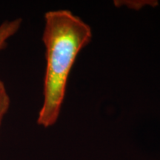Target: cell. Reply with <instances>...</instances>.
I'll list each match as a JSON object with an SVG mask.
<instances>
[{"instance_id":"1","label":"cell","mask_w":160,"mask_h":160,"mask_svg":"<svg viewBox=\"0 0 160 160\" xmlns=\"http://www.w3.org/2000/svg\"><path fill=\"white\" fill-rule=\"evenodd\" d=\"M91 38V27L70 11L57 10L45 13L42 41L46 69L43 104L37 119L39 125L49 128L57 122L70 72L77 55Z\"/></svg>"},{"instance_id":"2","label":"cell","mask_w":160,"mask_h":160,"mask_svg":"<svg viewBox=\"0 0 160 160\" xmlns=\"http://www.w3.org/2000/svg\"><path fill=\"white\" fill-rule=\"evenodd\" d=\"M22 20L15 19L5 20L0 24V51L5 48L10 38L14 36L21 27Z\"/></svg>"},{"instance_id":"3","label":"cell","mask_w":160,"mask_h":160,"mask_svg":"<svg viewBox=\"0 0 160 160\" xmlns=\"http://www.w3.org/2000/svg\"><path fill=\"white\" fill-rule=\"evenodd\" d=\"M10 106V97L4 83L0 80V126Z\"/></svg>"}]
</instances>
